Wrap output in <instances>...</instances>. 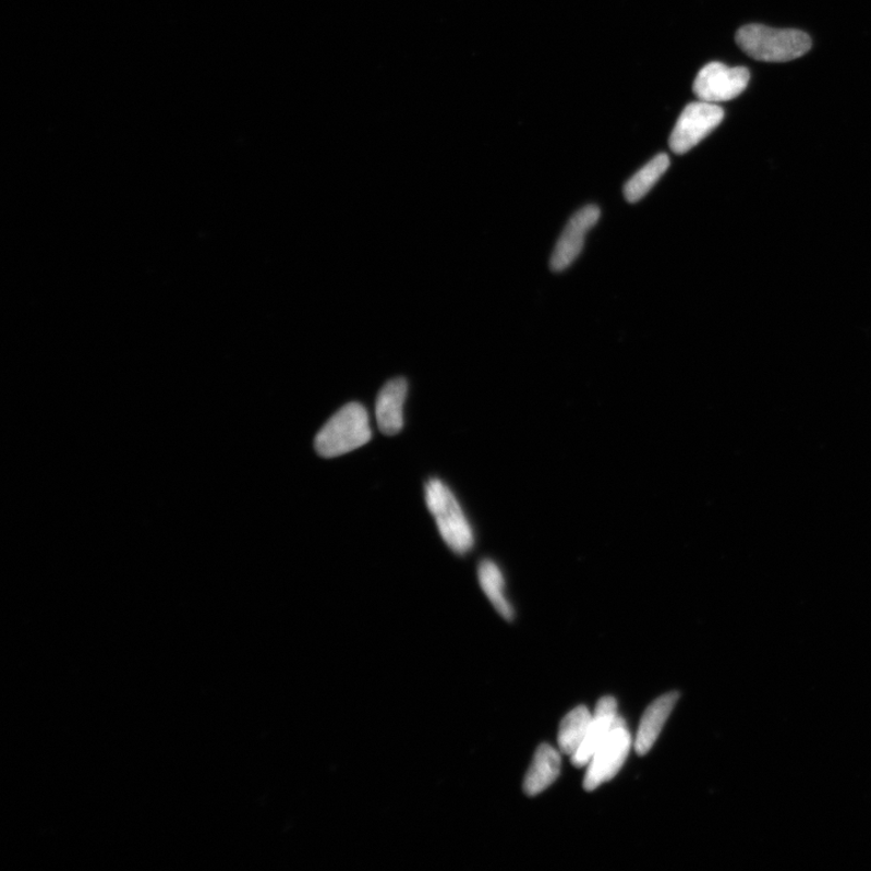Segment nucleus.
<instances>
[{"instance_id": "11", "label": "nucleus", "mask_w": 871, "mask_h": 871, "mask_svg": "<svg viewBox=\"0 0 871 871\" xmlns=\"http://www.w3.org/2000/svg\"><path fill=\"white\" fill-rule=\"evenodd\" d=\"M560 754L556 749L549 745L540 746L524 779L527 796L535 797L553 785L560 774Z\"/></svg>"}, {"instance_id": "12", "label": "nucleus", "mask_w": 871, "mask_h": 871, "mask_svg": "<svg viewBox=\"0 0 871 871\" xmlns=\"http://www.w3.org/2000/svg\"><path fill=\"white\" fill-rule=\"evenodd\" d=\"M479 580L487 598L505 620L512 621L515 612L505 594V579L503 572L491 559H483L479 567Z\"/></svg>"}, {"instance_id": "3", "label": "nucleus", "mask_w": 871, "mask_h": 871, "mask_svg": "<svg viewBox=\"0 0 871 871\" xmlns=\"http://www.w3.org/2000/svg\"><path fill=\"white\" fill-rule=\"evenodd\" d=\"M425 501L447 546L459 556L468 555L475 545V535L453 492L438 479L428 480Z\"/></svg>"}, {"instance_id": "13", "label": "nucleus", "mask_w": 871, "mask_h": 871, "mask_svg": "<svg viewBox=\"0 0 871 871\" xmlns=\"http://www.w3.org/2000/svg\"><path fill=\"white\" fill-rule=\"evenodd\" d=\"M592 719L593 715L584 705H579L566 715L560 723L558 733V746L561 753L572 757L579 751L584 737L589 734Z\"/></svg>"}, {"instance_id": "7", "label": "nucleus", "mask_w": 871, "mask_h": 871, "mask_svg": "<svg viewBox=\"0 0 871 871\" xmlns=\"http://www.w3.org/2000/svg\"><path fill=\"white\" fill-rule=\"evenodd\" d=\"M600 217V208L595 205L584 206L571 217L551 257V269L564 271L574 263L583 249L584 239L597 225Z\"/></svg>"}, {"instance_id": "14", "label": "nucleus", "mask_w": 871, "mask_h": 871, "mask_svg": "<svg viewBox=\"0 0 871 871\" xmlns=\"http://www.w3.org/2000/svg\"><path fill=\"white\" fill-rule=\"evenodd\" d=\"M667 154H658L645 167L639 170L633 178L625 184L624 194L628 203L634 204L653 190V186L669 168Z\"/></svg>"}, {"instance_id": "1", "label": "nucleus", "mask_w": 871, "mask_h": 871, "mask_svg": "<svg viewBox=\"0 0 871 871\" xmlns=\"http://www.w3.org/2000/svg\"><path fill=\"white\" fill-rule=\"evenodd\" d=\"M371 438L372 428L366 408L351 402L341 407L319 430L314 446L319 457L330 459L365 446Z\"/></svg>"}, {"instance_id": "6", "label": "nucleus", "mask_w": 871, "mask_h": 871, "mask_svg": "<svg viewBox=\"0 0 871 871\" xmlns=\"http://www.w3.org/2000/svg\"><path fill=\"white\" fill-rule=\"evenodd\" d=\"M632 747V736L626 725L617 726L594 753L583 779L584 790L597 789L613 779L624 766Z\"/></svg>"}, {"instance_id": "9", "label": "nucleus", "mask_w": 871, "mask_h": 871, "mask_svg": "<svg viewBox=\"0 0 871 871\" xmlns=\"http://www.w3.org/2000/svg\"><path fill=\"white\" fill-rule=\"evenodd\" d=\"M407 394L408 383L404 378H394L382 388L376 403V415L384 435L395 436L401 433Z\"/></svg>"}, {"instance_id": "4", "label": "nucleus", "mask_w": 871, "mask_h": 871, "mask_svg": "<svg viewBox=\"0 0 871 871\" xmlns=\"http://www.w3.org/2000/svg\"><path fill=\"white\" fill-rule=\"evenodd\" d=\"M724 110L718 105L693 102L686 107L672 131L669 147L676 154H684L697 147L724 119Z\"/></svg>"}, {"instance_id": "8", "label": "nucleus", "mask_w": 871, "mask_h": 871, "mask_svg": "<svg viewBox=\"0 0 871 871\" xmlns=\"http://www.w3.org/2000/svg\"><path fill=\"white\" fill-rule=\"evenodd\" d=\"M626 725L625 721L617 714V702L613 697L601 699L595 705L592 724L586 737L579 748V751L571 757V762L577 767L588 766L592 757L605 741V738L616 729L617 726Z\"/></svg>"}, {"instance_id": "10", "label": "nucleus", "mask_w": 871, "mask_h": 871, "mask_svg": "<svg viewBox=\"0 0 871 871\" xmlns=\"http://www.w3.org/2000/svg\"><path fill=\"white\" fill-rule=\"evenodd\" d=\"M678 700L679 692L674 691L664 694L649 705L641 724H639L634 742L636 752L639 755H645L653 748Z\"/></svg>"}, {"instance_id": "5", "label": "nucleus", "mask_w": 871, "mask_h": 871, "mask_svg": "<svg viewBox=\"0 0 871 871\" xmlns=\"http://www.w3.org/2000/svg\"><path fill=\"white\" fill-rule=\"evenodd\" d=\"M751 74L746 68H729L711 62L700 71L693 83V94L700 101L719 104L740 96L748 86Z\"/></svg>"}, {"instance_id": "2", "label": "nucleus", "mask_w": 871, "mask_h": 871, "mask_svg": "<svg viewBox=\"0 0 871 871\" xmlns=\"http://www.w3.org/2000/svg\"><path fill=\"white\" fill-rule=\"evenodd\" d=\"M737 46L748 57L764 62H788L809 52L812 41L809 35L798 29L771 28L764 25H747L738 29Z\"/></svg>"}]
</instances>
